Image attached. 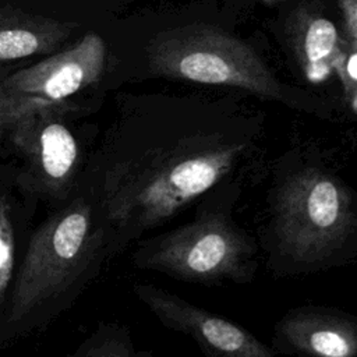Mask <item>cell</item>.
<instances>
[{"instance_id":"cell-1","label":"cell","mask_w":357,"mask_h":357,"mask_svg":"<svg viewBox=\"0 0 357 357\" xmlns=\"http://www.w3.org/2000/svg\"><path fill=\"white\" fill-rule=\"evenodd\" d=\"M245 148L241 141L178 142L116 162L102 188L116 247L170 222L216 184L236 178Z\"/></svg>"},{"instance_id":"cell-2","label":"cell","mask_w":357,"mask_h":357,"mask_svg":"<svg viewBox=\"0 0 357 357\" xmlns=\"http://www.w3.org/2000/svg\"><path fill=\"white\" fill-rule=\"evenodd\" d=\"M266 194L259 247L275 273L298 275L357 257V192L318 166L273 178Z\"/></svg>"},{"instance_id":"cell-3","label":"cell","mask_w":357,"mask_h":357,"mask_svg":"<svg viewBox=\"0 0 357 357\" xmlns=\"http://www.w3.org/2000/svg\"><path fill=\"white\" fill-rule=\"evenodd\" d=\"M241 190L240 177L212 187L195 202L190 220L142 240L134 265L201 286L252 282L259 244L233 216Z\"/></svg>"},{"instance_id":"cell-4","label":"cell","mask_w":357,"mask_h":357,"mask_svg":"<svg viewBox=\"0 0 357 357\" xmlns=\"http://www.w3.org/2000/svg\"><path fill=\"white\" fill-rule=\"evenodd\" d=\"M92 241V209L84 199L47 219L32 236L18 271L10 321L66 290L86 264Z\"/></svg>"},{"instance_id":"cell-5","label":"cell","mask_w":357,"mask_h":357,"mask_svg":"<svg viewBox=\"0 0 357 357\" xmlns=\"http://www.w3.org/2000/svg\"><path fill=\"white\" fill-rule=\"evenodd\" d=\"M105 60L106 45L91 31L70 47L1 79L0 134L28 114L61 109L66 99L100 79Z\"/></svg>"},{"instance_id":"cell-6","label":"cell","mask_w":357,"mask_h":357,"mask_svg":"<svg viewBox=\"0 0 357 357\" xmlns=\"http://www.w3.org/2000/svg\"><path fill=\"white\" fill-rule=\"evenodd\" d=\"M137 297L166 328L190 336L205 357H278L245 328L148 283L134 286Z\"/></svg>"},{"instance_id":"cell-7","label":"cell","mask_w":357,"mask_h":357,"mask_svg":"<svg viewBox=\"0 0 357 357\" xmlns=\"http://www.w3.org/2000/svg\"><path fill=\"white\" fill-rule=\"evenodd\" d=\"M271 347L298 357H357V317L326 305H303L275 325Z\"/></svg>"},{"instance_id":"cell-8","label":"cell","mask_w":357,"mask_h":357,"mask_svg":"<svg viewBox=\"0 0 357 357\" xmlns=\"http://www.w3.org/2000/svg\"><path fill=\"white\" fill-rule=\"evenodd\" d=\"M60 109L28 114L10 127L14 144L28 156L36 184L57 192L70 181L78 160V144L57 119Z\"/></svg>"},{"instance_id":"cell-9","label":"cell","mask_w":357,"mask_h":357,"mask_svg":"<svg viewBox=\"0 0 357 357\" xmlns=\"http://www.w3.org/2000/svg\"><path fill=\"white\" fill-rule=\"evenodd\" d=\"M70 22L0 8V61L54 53L73 33Z\"/></svg>"},{"instance_id":"cell-10","label":"cell","mask_w":357,"mask_h":357,"mask_svg":"<svg viewBox=\"0 0 357 357\" xmlns=\"http://www.w3.org/2000/svg\"><path fill=\"white\" fill-rule=\"evenodd\" d=\"M184 77L208 84L229 82L233 77L231 67L218 54L209 52L188 53L180 61Z\"/></svg>"},{"instance_id":"cell-11","label":"cell","mask_w":357,"mask_h":357,"mask_svg":"<svg viewBox=\"0 0 357 357\" xmlns=\"http://www.w3.org/2000/svg\"><path fill=\"white\" fill-rule=\"evenodd\" d=\"M335 42L336 29L331 21L321 18L310 25L305 36V52L310 61V77L312 79H321L325 75L326 68L321 61L332 52Z\"/></svg>"},{"instance_id":"cell-12","label":"cell","mask_w":357,"mask_h":357,"mask_svg":"<svg viewBox=\"0 0 357 357\" xmlns=\"http://www.w3.org/2000/svg\"><path fill=\"white\" fill-rule=\"evenodd\" d=\"M75 357H152V354L135 350L127 332L113 329V332L91 340Z\"/></svg>"},{"instance_id":"cell-13","label":"cell","mask_w":357,"mask_h":357,"mask_svg":"<svg viewBox=\"0 0 357 357\" xmlns=\"http://www.w3.org/2000/svg\"><path fill=\"white\" fill-rule=\"evenodd\" d=\"M14 265V229L10 209L0 195V305L8 287Z\"/></svg>"},{"instance_id":"cell-14","label":"cell","mask_w":357,"mask_h":357,"mask_svg":"<svg viewBox=\"0 0 357 357\" xmlns=\"http://www.w3.org/2000/svg\"><path fill=\"white\" fill-rule=\"evenodd\" d=\"M347 70H349V74L357 79V54L351 56L350 60H349V64H347Z\"/></svg>"}]
</instances>
